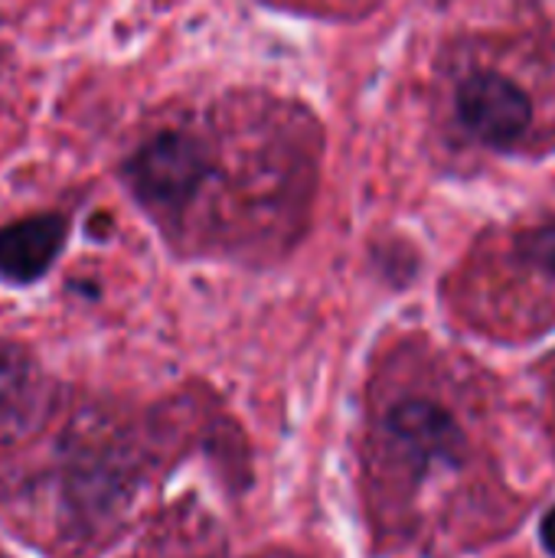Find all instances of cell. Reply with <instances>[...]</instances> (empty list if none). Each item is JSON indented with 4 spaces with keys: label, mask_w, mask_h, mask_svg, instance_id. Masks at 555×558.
Returning <instances> with one entry per match:
<instances>
[{
    "label": "cell",
    "mask_w": 555,
    "mask_h": 558,
    "mask_svg": "<svg viewBox=\"0 0 555 558\" xmlns=\"http://www.w3.org/2000/svg\"><path fill=\"white\" fill-rule=\"evenodd\" d=\"M379 451L396 477L422 487L461 471L468 435L445 402L432 396H402L379 422Z\"/></svg>",
    "instance_id": "6da1fadb"
},
{
    "label": "cell",
    "mask_w": 555,
    "mask_h": 558,
    "mask_svg": "<svg viewBox=\"0 0 555 558\" xmlns=\"http://www.w3.org/2000/svg\"><path fill=\"white\" fill-rule=\"evenodd\" d=\"M455 114L478 144L514 150L533 128V98L507 72L474 69L455 85Z\"/></svg>",
    "instance_id": "7a4b0ae2"
},
{
    "label": "cell",
    "mask_w": 555,
    "mask_h": 558,
    "mask_svg": "<svg viewBox=\"0 0 555 558\" xmlns=\"http://www.w3.org/2000/svg\"><path fill=\"white\" fill-rule=\"evenodd\" d=\"M203 173V150L186 134H157L131 160L134 190L157 206H183L196 193Z\"/></svg>",
    "instance_id": "3957f363"
},
{
    "label": "cell",
    "mask_w": 555,
    "mask_h": 558,
    "mask_svg": "<svg viewBox=\"0 0 555 558\" xmlns=\"http://www.w3.org/2000/svg\"><path fill=\"white\" fill-rule=\"evenodd\" d=\"M65 219L29 216L0 229V278L10 284H29L49 271L65 245Z\"/></svg>",
    "instance_id": "277c9868"
},
{
    "label": "cell",
    "mask_w": 555,
    "mask_h": 558,
    "mask_svg": "<svg viewBox=\"0 0 555 558\" xmlns=\"http://www.w3.org/2000/svg\"><path fill=\"white\" fill-rule=\"evenodd\" d=\"M514 255L527 271H533L546 281H555V219L517 232Z\"/></svg>",
    "instance_id": "5b68a950"
},
{
    "label": "cell",
    "mask_w": 555,
    "mask_h": 558,
    "mask_svg": "<svg viewBox=\"0 0 555 558\" xmlns=\"http://www.w3.org/2000/svg\"><path fill=\"white\" fill-rule=\"evenodd\" d=\"M26 363L16 353L0 350V409H20L26 399Z\"/></svg>",
    "instance_id": "8992f818"
},
{
    "label": "cell",
    "mask_w": 555,
    "mask_h": 558,
    "mask_svg": "<svg viewBox=\"0 0 555 558\" xmlns=\"http://www.w3.org/2000/svg\"><path fill=\"white\" fill-rule=\"evenodd\" d=\"M540 539H543L546 553L555 556V507L546 513V520H543V526H540Z\"/></svg>",
    "instance_id": "52a82bcc"
}]
</instances>
